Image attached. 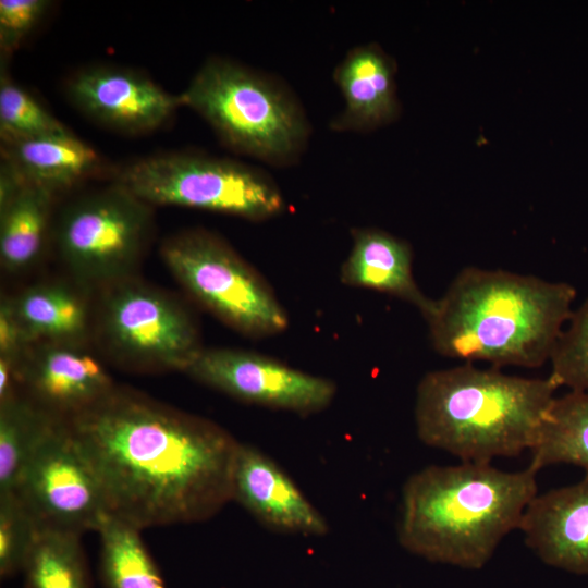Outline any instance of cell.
<instances>
[{"label":"cell","instance_id":"24","mask_svg":"<svg viewBox=\"0 0 588 588\" xmlns=\"http://www.w3.org/2000/svg\"><path fill=\"white\" fill-rule=\"evenodd\" d=\"M81 537L40 529L23 567L28 588H88Z\"/></svg>","mask_w":588,"mask_h":588},{"label":"cell","instance_id":"4","mask_svg":"<svg viewBox=\"0 0 588 588\" xmlns=\"http://www.w3.org/2000/svg\"><path fill=\"white\" fill-rule=\"evenodd\" d=\"M558 388L550 376L525 378L471 363L427 372L416 389L417 437L462 462L530 452Z\"/></svg>","mask_w":588,"mask_h":588},{"label":"cell","instance_id":"26","mask_svg":"<svg viewBox=\"0 0 588 588\" xmlns=\"http://www.w3.org/2000/svg\"><path fill=\"white\" fill-rule=\"evenodd\" d=\"M550 377L559 387L588 391V298L563 329L551 354Z\"/></svg>","mask_w":588,"mask_h":588},{"label":"cell","instance_id":"6","mask_svg":"<svg viewBox=\"0 0 588 588\" xmlns=\"http://www.w3.org/2000/svg\"><path fill=\"white\" fill-rule=\"evenodd\" d=\"M113 183L150 206H176L266 221L285 201L265 171L229 158L196 151L151 155L125 164Z\"/></svg>","mask_w":588,"mask_h":588},{"label":"cell","instance_id":"22","mask_svg":"<svg viewBox=\"0 0 588 588\" xmlns=\"http://www.w3.org/2000/svg\"><path fill=\"white\" fill-rule=\"evenodd\" d=\"M140 529L107 514L98 530L100 568L107 588H164Z\"/></svg>","mask_w":588,"mask_h":588},{"label":"cell","instance_id":"20","mask_svg":"<svg viewBox=\"0 0 588 588\" xmlns=\"http://www.w3.org/2000/svg\"><path fill=\"white\" fill-rule=\"evenodd\" d=\"M56 197L45 188L25 184L0 206V261L7 272H23L40 259L51 240Z\"/></svg>","mask_w":588,"mask_h":588},{"label":"cell","instance_id":"12","mask_svg":"<svg viewBox=\"0 0 588 588\" xmlns=\"http://www.w3.org/2000/svg\"><path fill=\"white\" fill-rule=\"evenodd\" d=\"M66 94L93 121L115 132L138 135L152 132L182 107L147 75L128 68L86 66L69 79Z\"/></svg>","mask_w":588,"mask_h":588},{"label":"cell","instance_id":"8","mask_svg":"<svg viewBox=\"0 0 588 588\" xmlns=\"http://www.w3.org/2000/svg\"><path fill=\"white\" fill-rule=\"evenodd\" d=\"M161 257L198 305L238 333L260 339L287 328L272 287L219 235L204 229L176 233L163 242Z\"/></svg>","mask_w":588,"mask_h":588},{"label":"cell","instance_id":"23","mask_svg":"<svg viewBox=\"0 0 588 588\" xmlns=\"http://www.w3.org/2000/svg\"><path fill=\"white\" fill-rule=\"evenodd\" d=\"M57 419L21 393L0 403V494L15 491L28 461Z\"/></svg>","mask_w":588,"mask_h":588},{"label":"cell","instance_id":"11","mask_svg":"<svg viewBox=\"0 0 588 588\" xmlns=\"http://www.w3.org/2000/svg\"><path fill=\"white\" fill-rule=\"evenodd\" d=\"M186 373L238 401L301 416L328 408L336 394L327 378L238 348H203Z\"/></svg>","mask_w":588,"mask_h":588},{"label":"cell","instance_id":"16","mask_svg":"<svg viewBox=\"0 0 588 588\" xmlns=\"http://www.w3.org/2000/svg\"><path fill=\"white\" fill-rule=\"evenodd\" d=\"M333 79L341 90L344 107L330 121L332 131L366 132L396 117L394 66L375 44L348 50L334 68Z\"/></svg>","mask_w":588,"mask_h":588},{"label":"cell","instance_id":"3","mask_svg":"<svg viewBox=\"0 0 588 588\" xmlns=\"http://www.w3.org/2000/svg\"><path fill=\"white\" fill-rule=\"evenodd\" d=\"M537 473L478 462L415 471L401 491L399 543L431 562L482 567L504 537L519 529L538 493Z\"/></svg>","mask_w":588,"mask_h":588},{"label":"cell","instance_id":"2","mask_svg":"<svg viewBox=\"0 0 588 588\" xmlns=\"http://www.w3.org/2000/svg\"><path fill=\"white\" fill-rule=\"evenodd\" d=\"M575 297L565 282L466 267L426 319L431 345L467 363L540 367L550 360Z\"/></svg>","mask_w":588,"mask_h":588},{"label":"cell","instance_id":"1","mask_svg":"<svg viewBox=\"0 0 588 588\" xmlns=\"http://www.w3.org/2000/svg\"><path fill=\"white\" fill-rule=\"evenodd\" d=\"M64 419L108 513L140 530L205 522L232 501L241 442L207 418L115 385Z\"/></svg>","mask_w":588,"mask_h":588},{"label":"cell","instance_id":"29","mask_svg":"<svg viewBox=\"0 0 588 588\" xmlns=\"http://www.w3.org/2000/svg\"><path fill=\"white\" fill-rule=\"evenodd\" d=\"M33 344L5 296L0 303V357L21 362Z\"/></svg>","mask_w":588,"mask_h":588},{"label":"cell","instance_id":"9","mask_svg":"<svg viewBox=\"0 0 588 588\" xmlns=\"http://www.w3.org/2000/svg\"><path fill=\"white\" fill-rule=\"evenodd\" d=\"M93 334L117 365L143 372H186L204 348L187 308L135 277L97 292Z\"/></svg>","mask_w":588,"mask_h":588},{"label":"cell","instance_id":"13","mask_svg":"<svg viewBox=\"0 0 588 588\" xmlns=\"http://www.w3.org/2000/svg\"><path fill=\"white\" fill-rule=\"evenodd\" d=\"M87 342H37L21 362L20 393L58 418L107 396L115 384Z\"/></svg>","mask_w":588,"mask_h":588},{"label":"cell","instance_id":"10","mask_svg":"<svg viewBox=\"0 0 588 588\" xmlns=\"http://www.w3.org/2000/svg\"><path fill=\"white\" fill-rule=\"evenodd\" d=\"M39 529L97 531L108 513L98 479L64 418H58L28 461L14 491Z\"/></svg>","mask_w":588,"mask_h":588},{"label":"cell","instance_id":"5","mask_svg":"<svg viewBox=\"0 0 588 588\" xmlns=\"http://www.w3.org/2000/svg\"><path fill=\"white\" fill-rule=\"evenodd\" d=\"M231 150L277 167L299 160L310 124L295 94L275 76L210 57L179 95Z\"/></svg>","mask_w":588,"mask_h":588},{"label":"cell","instance_id":"18","mask_svg":"<svg viewBox=\"0 0 588 588\" xmlns=\"http://www.w3.org/2000/svg\"><path fill=\"white\" fill-rule=\"evenodd\" d=\"M88 293L74 282L56 281L29 285L8 297L33 343L87 342L94 319Z\"/></svg>","mask_w":588,"mask_h":588},{"label":"cell","instance_id":"25","mask_svg":"<svg viewBox=\"0 0 588 588\" xmlns=\"http://www.w3.org/2000/svg\"><path fill=\"white\" fill-rule=\"evenodd\" d=\"M69 131L27 90L0 71V138L2 144L37 138Z\"/></svg>","mask_w":588,"mask_h":588},{"label":"cell","instance_id":"15","mask_svg":"<svg viewBox=\"0 0 588 588\" xmlns=\"http://www.w3.org/2000/svg\"><path fill=\"white\" fill-rule=\"evenodd\" d=\"M519 530L528 548L546 564L588 575V476L537 493Z\"/></svg>","mask_w":588,"mask_h":588},{"label":"cell","instance_id":"28","mask_svg":"<svg viewBox=\"0 0 588 588\" xmlns=\"http://www.w3.org/2000/svg\"><path fill=\"white\" fill-rule=\"evenodd\" d=\"M49 0L0 1V50L2 58L13 53L48 13Z\"/></svg>","mask_w":588,"mask_h":588},{"label":"cell","instance_id":"21","mask_svg":"<svg viewBox=\"0 0 588 588\" xmlns=\"http://www.w3.org/2000/svg\"><path fill=\"white\" fill-rule=\"evenodd\" d=\"M530 467L572 464L588 476V391H569L555 397L530 450Z\"/></svg>","mask_w":588,"mask_h":588},{"label":"cell","instance_id":"14","mask_svg":"<svg viewBox=\"0 0 588 588\" xmlns=\"http://www.w3.org/2000/svg\"><path fill=\"white\" fill-rule=\"evenodd\" d=\"M232 500L271 531L305 537H322L329 532L327 519L286 471L248 443H241L238 448Z\"/></svg>","mask_w":588,"mask_h":588},{"label":"cell","instance_id":"17","mask_svg":"<svg viewBox=\"0 0 588 588\" xmlns=\"http://www.w3.org/2000/svg\"><path fill=\"white\" fill-rule=\"evenodd\" d=\"M352 248L340 269L341 282L394 296L418 309L426 320L436 299L424 294L413 274V253L407 242L382 230L352 231Z\"/></svg>","mask_w":588,"mask_h":588},{"label":"cell","instance_id":"7","mask_svg":"<svg viewBox=\"0 0 588 588\" xmlns=\"http://www.w3.org/2000/svg\"><path fill=\"white\" fill-rule=\"evenodd\" d=\"M152 228V206L112 183L68 203L51 241L73 282L97 293L135 277Z\"/></svg>","mask_w":588,"mask_h":588},{"label":"cell","instance_id":"27","mask_svg":"<svg viewBox=\"0 0 588 588\" xmlns=\"http://www.w3.org/2000/svg\"><path fill=\"white\" fill-rule=\"evenodd\" d=\"M40 529L15 492L0 494V574L23 569Z\"/></svg>","mask_w":588,"mask_h":588},{"label":"cell","instance_id":"19","mask_svg":"<svg viewBox=\"0 0 588 588\" xmlns=\"http://www.w3.org/2000/svg\"><path fill=\"white\" fill-rule=\"evenodd\" d=\"M1 158L14 166L27 184L53 195L100 170L97 151L69 131L1 145Z\"/></svg>","mask_w":588,"mask_h":588}]
</instances>
